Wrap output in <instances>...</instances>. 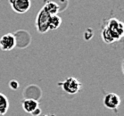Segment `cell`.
<instances>
[{
	"label": "cell",
	"mask_w": 124,
	"mask_h": 116,
	"mask_svg": "<svg viewBox=\"0 0 124 116\" xmlns=\"http://www.w3.org/2000/svg\"><path fill=\"white\" fill-rule=\"evenodd\" d=\"M104 26L107 28L115 42L119 41L122 38L124 34V26L121 21L116 18H111L106 22V23H104Z\"/></svg>",
	"instance_id": "6da1fadb"
},
{
	"label": "cell",
	"mask_w": 124,
	"mask_h": 116,
	"mask_svg": "<svg viewBox=\"0 0 124 116\" xmlns=\"http://www.w3.org/2000/svg\"><path fill=\"white\" fill-rule=\"evenodd\" d=\"M58 86H60L64 92L70 95H75L82 88V84L79 79L74 77H69L62 82H59Z\"/></svg>",
	"instance_id": "7a4b0ae2"
},
{
	"label": "cell",
	"mask_w": 124,
	"mask_h": 116,
	"mask_svg": "<svg viewBox=\"0 0 124 116\" xmlns=\"http://www.w3.org/2000/svg\"><path fill=\"white\" fill-rule=\"evenodd\" d=\"M50 14L42 8L39 12L37 17H36V28L37 31L41 33H46L49 31V20H50Z\"/></svg>",
	"instance_id": "3957f363"
},
{
	"label": "cell",
	"mask_w": 124,
	"mask_h": 116,
	"mask_svg": "<svg viewBox=\"0 0 124 116\" xmlns=\"http://www.w3.org/2000/svg\"><path fill=\"white\" fill-rule=\"evenodd\" d=\"M22 105H23V110L32 116H39L41 113L39 103L38 102V100L32 98H25L24 100H23Z\"/></svg>",
	"instance_id": "277c9868"
},
{
	"label": "cell",
	"mask_w": 124,
	"mask_h": 116,
	"mask_svg": "<svg viewBox=\"0 0 124 116\" xmlns=\"http://www.w3.org/2000/svg\"><path fill=\"white\" fill-rule=\"evenodd\" d=\"M9 4L12 9L19 14L27 13L31 6V0H9Z\"/></svg>",
	"instance_id": "5b68a950"
},
{
	"label": "cell",
	"mask_w": 124,
	"mask_h": 116,
	"mask_svg": "<svg viewBox=\"0 0 124 116\" xmlns=\"http://www.w3.org/2000/svg\"><path fill=\"white\" fill-rule=\"evenodd\" d=\"M15 46H16V40L13 33H7L0 38V49L2 51H11Z\"/></svg>",
	"instance_id": "8992f818"
},
{
	"label": "cell",
	"mask_w": 124,
	"mask_h": 116,
	"mask_svg": "<svg viewBox=\"0 0 124 116\" xmlns=\"http://www.w3.org/2000/svg\"><path fill=\"white\" fill-rule=\"evenodd\" d=\"M121 97L119 95L115 93H109L105 95L104 98V106L110 110H113L114 112L118 111V108L121 105Z\"/></svg>",
	"instance_id": "52a82bcc"
},
{
	"label": "cell",
	"mask_w": 124,
	"mask_h": 116,
	"mask_svg": "<svg viewBox=\"0 0 124 116\" xmlns=\"http://www.w3.org/2000/svg\"><path fill=\"white\" fill-rule=\"evenodd\" d=\"M43 8L45 9V11L48 13L50 15H55L60 11V6L54 1H47L45 4Z\"/></svg>",
	"instance_id": "ba28073f"
},
{
	"label": "cell",
	"mask_w": 124,
	"mask_h": 116,
	"mask_svg": "<svg viewBox=\"0 0 124 116\" xmlns=\"http://www.w3.org/2000/svg\"><path fill=\"white\" fill-rule=\"evenodd\" d=\"M9 109V100L6 95L0 93V116H5Z\"/></svg>",
	"instance_id": "9c48e42d"
},
{
	"label": "cell",
	"mask_w": 124,
	"mask_h": 116,
	"mask_svg": "<svg viewBox=\"0 0 124 116\" xmlns=\"http://www.w3.org/2000/svg\"><path fill=\"white\" fill-rule=\"evenodd\" d=\"M62 24V19L58 14L51 15L49 20V31H55Z\"/></svg>",
	"instance_id": "30bf717a"
},
{
	"label": "cell",
	"mask_w": 124,
	"mask_h": 116,
	"mask_svg": "<svg viewBox=\"0 0 124 116\" xmlns=\"http://www.w3.org/2000/svg\"><path fill=\"white\" fill-rule=\"evenodd\" d=\"M9 87H10V88H12L13 90H16V89L19 88L20 84H19V82L17 81V80H15V79H12L11 81L9 82Z\"/></svg>",
	"instance_id": "8fae6325"
},
{
	"label": "cell",
	"mask_w": 124,
	"mask_h": 116,
	"mask_svg": "<svg viewBox=\"0 0 124 116\" xmlns=\"http://www.w3.org/2000/svg\"><path fill=\"white\" fill-rule=\"evenodd\" d=\"M44 116H54V115H44Z\"/></svg>",
	"instance_id": "7c38bea8"
}]
</instances>
